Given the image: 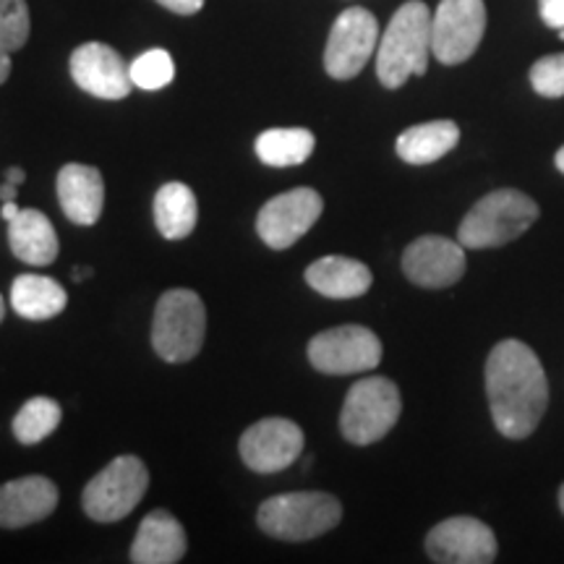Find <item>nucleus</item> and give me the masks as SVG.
<instances>
[{"instance_id": "f257e3e1", "label": "nucleus", "mask_w": 564, "mask_h": 564, "mask_svg": "<svg viewBox=\"0 0 564 564\" xmlns=\"http://www.w3.org/2000/svg\"><path fill=\"white\" fill-rule=\"evenodd\" d=\"M486 394L499 434L507 440L531 436L549 405L546 373L539 356L520 340L494 345L486 361Z\"/></svg>"}, {"instance_id": "f03ea898", "label": "nucleus", "mask_w": 564, "mask_h": 564, "mask_svg": "<svg viewBox=\"0 0 564 564\" xmlns=\"http://www.w3.org/2000/svg\"><path fill=\"white\" fill-rule=\"evenodd\" d=\"M432 55V11L408 0L394 11L377 47V76L387 89H400L411 76H423Z\"/></svg>"}, {"instance_id": "7ed1b4c3", "label": "nucleus", "mask_w": 564, "mask_h": 564, "mask_svg": "<svg viewBox=\"0 0 564 564\" xmlns=\"http://www.w3.org/2000/svg\"><path fill=\"white\" fill-rule=\"evenodd\" d=\"M343 520L340 499L327 491H291L264 499L259 505L257 523L278 541L319 539Z\"/></svg>"}, {"instance_id": "20e7f679", "label": "nucleus", "mask_w": 564, "mask_h": 564, "mask_svg": "<svg viewBox=\"0 0 564 564\" xmlns=\"http://www.w3.org/2000/svg\"><path fill=\"white\" fill-rule=\"evenodd\" d=\"M539 220V204L523 192L499 188L474 204L457 228L465 249H497L520 238Z\"/></svg>"}, {"instance_id": "39448f33", "label": "nucleus", "mask_w": 564, "mask_h": 564, "mask_svg": "<svg viewBox=\"0 0 564 564\" xmlns=\"http://www.w3.org/2000/svg\"><path fill=\"white\" fill-rule=\"evenodd\" d=\"M207 335V308L199 293L173 288L154 306L152 348L162 361L186 364L202 350Z\"/></svg>"}, {"instance_id": "423d86ee", "label": "nucleus", "mask_w": 564, "mask_h": 564, "mask_svg": "<svg viewBox=\"0 0 564 564\" xmlns=\"http://www.w3.org/2000/svg\"><path fill=\"white\" fill-rule=\"evenodd\" d=\"M403 411L400 390L387 377H366L345 394L340 413V432L356 447L384 440Z\"/></svg>"}, {"instance_id": "0eeeda50", "label": "nucleus", "mask_w": 564, "mask_h": 564, "mask_svg": "<svg viewBox=\"0 0 564 564\" xmlns=\"http://www.w3.org/2000/svg\"><path fill=\"white\" fill-rule=\"evenodd\" d=\"M147 486L150 470L144 460L137 455H121L84 486L82 507L95 523H118L137 510Z\"/></svg>"}, {"instance_id": "6e6552de", "label": "nucleus", "mask_w": 564, "mask_h": 564, "mask_svg": "<svg viewBox=\"0 0 564 564\" xmlns=\"http://www.w3.org/2000/svg\"><path fill=\"white\" fill-rule=\"evenodd\" d=\"M379 21L371 11L352 6L335 19L324 47V68L337 82L356 79L379 47Z\"/></svg>"}, {"instance_id": "1a4fd4ad", "label": "nucleus", "mask_w": 564, "mask_h": 564, "mask_svg": "<svg viewBox=\"0 0 564 564\" xmlns=\"http://www.w3.org/2000/svg\"><path fill=\"white\" fill-rule=\"evenodd\" d=\"M308 361L316 371L345 377V373H364L377 369L382 361V343L361 324H343V327L324 329L308 343Z\"/></svg>"}, {"instance_id": "9d476101", "label": "nucleus", "mask_w": 564, "mask_h": 564, "mask_svg": "<svg viewBox=\"0 0 564 564\" xmlns=\"http://www.w3.org/2000/svg\"><path fill=\"white\" fill-rule=\"evenodd\" d=\"M486 32L484 0H442L432 17V55L444 66L465 63Z\"/></svg>"}, {"instance_id": "9b49d317", "label": "nucleus", "mask_w": 564, "mask_h": 564, "mask_svg": "<svg viewBox=\"0 0 564 564\" xmlns=\"http://www.w3.org/2000/svg\"><path fill=\"white\" fill-rule=\"evenodd\" d=\"M322 212L324 199L319 192L308 186L291 188V192L278 194L259 209L257 232L270 249L285 251L314 228Z\"/></svg>"}, {"instance_id": "f8f14e48", "label": "nucleus", "mask_w": 564, "mask_h": 564, "mask_svg": "<svg viewBox=\"0 0 564 564\" xmlns=\"http://www.w3.org/2000/svg\"><path fill=\"white\" fill-rule=\"evenodd\" d=\"M238 453L253 474H280L301 457L303 432L299 423L272 415L246 429Z\"/></svg>"}, {"instance_id": "ddd939ff", "label": "nucleus", "mask_w": 564, "mask_h": 564, "mask_svg": "<svg viewBox=\"0 0 564 564\" xmlns=\"http://www.w3.org/2000/svg\"><path fill=\"white\" fill-rule=\"evenodd\" d=\"M426 554L440 564H489L497 560V535L478 518L457 514L429 531Z\"/></svg>"}, {"instance_id": "4468645a", "label": "nucleus", "mask_w": 564, "mask_h": 564, "mask_svg": "<svg viewBox=\"0 0 564 564\" xmlns=\"http://www.w3.org/2000/svg\"><path fill=\"white\" fill-rule=\"evenodd\" d=\"M70 79L76 87L100 100H126L131 95V70L105 42H84L70 53Z\"/></svg>"}, {"instance_id": "2eb2a0df", "label": "nucleus", "mask_w": 564, "mask_h": 564, "mask_svg": "<svg viewBox=\"0 0 564 564\" xmlns=\"http://www.w3.org/2000/svg\"><path fill=\"white\" fill-rule=\"evenodd\" d=\"M405 278L419 288L455 285L465 274V246L444 236H421L403 253Z\"/></svg>"}, {"instance_id": "dca6fc26", "label": "nucleus", "mask_w": 564, "mask_h": 564, "mask_svg": "<svg viewBox=\"0 0 564 564\" xmlns=\"http://www.w3.org/2000/svg\"><path fill=\"white\" fill-rule=\"evenodd\" d=\"M58 486L47 476H21L0 486V528H26L51 518L58 507Z\"/></svg>"}, {"instance_id": "f3484780", "label": "nucleus", "mask_w": 564, "mask_h": 564, "mask_svg": "<svg viewBox=\"0 0 564 564\" xmlns=\"http://www.w3.org/2000/svg\"><path fill=\"white\" fill-rule=\"evenodd\" d=\"M58 202L63 215L76 225H95L102 217L105 207V181L102 173L82 162H68L61 167L58 181Z\"/></svg>"}, {"instance_id": "a211bd4d", "label": "nucleus", "mask_w": 564, "mask_h": 564, "mask_svg": "<svg viewBox=\"0 0 564 564\" xmlns=\"http://www.w3.org/2000/svg\"><path fill=\"white\" fill-rule=\"evenodd\" d=\"M186 554V531L167 510H154L141 520L129 560L133 564H175Z\"/></svg>"}, {"instance_id": "6ab92c4d", "label": "nucleus", "mask_w": 564, "mask_h": 564, "mask_svg": "<svg viewBox=\"0 0 564 564\" xmlns=\"http://www.w3.org/2000/svg\"><path fill=\"white\" fill-rule=\"evenodd\" d=\"M9 246L19 262L32 267L53 264L61 251L58 232L45 212L40 209H21L13 220H9Z\"/></svg>"}, {"instance_id": "aec40b11", "label": "nucleus", "mask_w": 564, "mask_h": 564, "mask_svg": "<svg viewBox=\"0 0 564 564\" xmlns=\"http://www.w3.org/2000/svg\"><path fill=\"white\" fill-rule=\"evenodd\" d=\"M306 282L324 299H361L371 288V270L350 257H322L306 270Z\"/></svg>"}, {"instance_id": "412c9836", "label": "nucleus", "mask_w": 564, "mask_h": 564, "mask_svg": "<svg viewBox=\"0 0 564 564\" xmlns=\"http://www.w3.org/2000/svg\"><path fill=\"white\" fill-rule=\"evenodd\" d=\"M68 303V293L61 282L42 274H19L11 282V308L21 319L47 322L55 319Z\"/></svg>"}, {"instance_id": "4be33fe9", "label": "nucleus", "mask_w": 564, "mask_h": 564, "mask_svg": "<svg viewBox=\"0 0 564 564\" xmlns=\"http://www.w3.org/2000/svg\"><path fill=\"white\" fill-rule=\"evenodd\" d=\"M457 141H460V129L455 121H429L400 133L394 150L408 165H432L447 152H453Z\"/></svg>"}, {"instance_id": "5701e85b", "label": "nucleus", "mask_w": 564, "mask_h": 564, "mask_svg": "<svg viewBox=\"0 0 564 564\" xmlns=\"http://www.w3.org/2000/svg\"><path fill=\"white\" fill-rule=\"evenodd\" d=\"M199 220V204L186 183L171 181L160 186L154 196V225H158L160 236L167 241H183L188 238Z\"/></svg>"}, {"instance_id": "b1692460", "label": "nucleus", "mask_w": 564, "mask_h": 564, "mask_svg": "<svg viewBox=\"0 0 564 564\" xmlns=\"http://www.w3.org/2000/svg\"><path fill=\"white\" fill-rule=\"evenodd\" d=\"M314 147L316 139L308 129H270L259 133L253 141L257 158L270 167L303 165L312 158Z\"/></svg>"}, {"instance_id": "393cba45", "label": "nucleus", "mask_w": 564, "mask_h": 564, "mask_svg": "<svg viewBox=\"0 0 564 564\" xmlns=\"http://www.w3.org/2000/svg\"><path fill=\"white\" fill-rule=\"evenodd\" d=\"M61 405L53 398H32L21 405V411L13 415V436L24 447L40 444L47 440L55 429L61 426Z\"/></svg>"}, {"instance_id": "a878e982", "label": "nucleus", "mask_w": 564, "mask_h": 564, "mask_svg": "<svg viewBox=\"0 0 564 564\" xmlns=\"http://www.w3.org/2000/svg\"><path fill=\"white\" fill-rule=\"evenodd\" d=\"M133 87L144 91H158L165 89L167 84L175 79V63L173 55L162 47H154V51L141 53L137 61L129 66Z\"/></svg>"}, {"instance_id": "bb28decb", "label": "nucleus", "mask_w": 564, "mask_h": 564, "mask_svg": "<svg viewBox=\"0 0 564 564\" xmlns=\"http://www.w3.org/2000/svg\"><path fill=\"white\" fill-rule=\"evenodd\" d=\"M30 6L26 0H0V47L17 53L30 40Z\"/></svg>"}, {"instance_id": "cd10ccee", "label": "nucleus", "mask_w": 564, "mask_h": 564, "mask_svg": "<svg viewBox=\"0 0 564 564\" xmlns=\"http://www.w3.org/2000/svg\"><path fill=\"white\" fill-rule=\"evenodd\" d=\"M531 84L541 97H564V53L535 61L531 68Z\"/></svg>"}, {"instance_id": "c85d7f7f", "label": "nucleus", "mask_w": 564, "mask_h": 564, "mask_svg": "<svg viewBox=\"0 0 564 564\" xmlns=\"http://www.w3.org/2000/svg\"><path fill=\"white\" fill-rule=\"evenodd\" d=\"M541 19L546 21L552 30H564V0H539Z\"/></svg>"}, {"instance_id": "c756f323", "label": "nucleus", "mask_w": 564, "mask_h": 564, "mask_svg": "<svg viewBox=\"0 0 564 564\" xmlns=\"http://www.w3.org/2000/svg\"><path fill=\"white\" fill-rule=\"evenodd\" d=\"M167 11L181 13V17H192V13L204 9V0H158Z\"/></svg>"}, {"instance_id": "7c9ffc66", "label": "nucleus", "mask_w": 564, "mask_h": 564, "mask_svg": "<svg viewBox=\"0 0 564 564\" xmlns=\"http://www.w3.org/2000/svg\"><path fill=\"white\" fill-rule=\"evenodd\" d=\"M11 76V53L6 47H0V84Z\"/></svg>"}, {"instance_id": "2f4dec72", "label": "nucleus", "mask_w": 564, "mask_h": 564, "mask_svg": "<svg viewBox=\"0 0 564 564\" xmlns=\"http://www.w3.org/2000/svg\"><path fill=\"white\" fill-rule=\"evenodd\" d=\"M17 196H19V186H17V183L6 181L3 186H0V199H3V202H17Z\"/></svg>"}, {"instance_id": "473e14b6", "label": "nucleus", "mask_w": 564, "mask_h": 564, "mask_svg": "<svg viewBox=\"0 0 564 564\" xmlns=\"http://www.w3.org/2000/svg\"><path fill=\"white\" fill-rule=\"evenodd\" d=\"M19 204L17 202H3V209H0V217H3V220L6 223H9V220H13V217H17L19 215Z\"/></svg>"}, {"instance_id": "72a5a7b5", "label": "nucleus", "mask_w": 564, "mask_h": 564, "mask_svg": "<svg viewBox=\"0 0 564 564\" xmlns=\"http://www.w3.org/2000/svg\"><path fill=\"white\" fill-rule=\"evenodd\" d=\"M6 181L17 183V186H21V183L26 181V173L21 171V167H9V171H6Z\"/></svg>"}, {"instance_id": "f704fd0d", "label": "nucleus", "mask_w": 564, "mask_h": 564, "mask_svg": "<svg viewBox=\"0 0 564 564\" xmlns=\"http://www.w3.org/2000/svg\"><path fill=\"white\" fill-rule=\"evenodd\" d=\"M91 274V270L89 267H74V270H70V278H74L76 282H84Z\"/></svg>"}, {"instance_id": "c9c22d12", "label": "nucleus", "mask_w": 564, "mask_h": 564, "mask_svg": "<svg viewBox=\"0 0 564 564\" xmlns=\"http://www.w3.org/2000/svg\"><path fill=\"white\" fill-rule=\"evenodd\" d=\"M554 162H556V167H560V171L564 173V147L560 152H556V158H554Z\"/></svg>"}, {"instance_id": "e433bc0d", "label": "nucleus", "mask_w": 564, "mask_h": 564, "mask_svg": "<svg viewBox=\"0 0 564 564\" xmlns=\"http://www.w3.org/2000/svg\"><path fill=\"white\" fill-rule=\"evenodd\" d=\"M3 316H6V301L3 295H0V322H3Z\"/></svg>"}, {"instance_id": "4c0bfd02", "label": "nucleus", "mask_w": 564, "mask_h": 564, "mask_svg": "<svg viewBox=\"0 0 564 564\" xmlns=\"http://www.w3.org/2000/svg\"><path fill=\"white\" fill-rule=\"evenodd\" d=\"M560 507H562V512H564V484H562V489H560Z\"/></svg>"}, {"instance_id": "58836bf2", "label": "nucleus", "mask_w": 564, "mask_h": 564, "mask_svg": "<svg viewBox=\"0 0 564 564\" xmlns=\"http://www.w3.org/2000/svg\"><path fill=\"white\" fill-rule=\"evenodd\" d=\"M556 32H560V40H564V30H556Z\"/></svg>"}]
</instances>
